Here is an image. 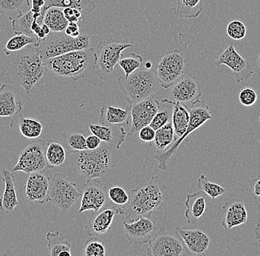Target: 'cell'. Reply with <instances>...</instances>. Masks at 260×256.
Instances as JSON below:
<instances>
[{"label": "cell", "instance_id": "f1b7e54d", "mask_svg": "<svg viewBox=\"0 0 260 256\" xmlns=\"http://www.w3.org/2000/svg\"><path fill=\"white\" fill-rule=\"evenodd\" d=\"M172 9L180 19H195L203 11V0H173Z\"/></svg>", "mask_w": 260, "mask_h": 256}, {"label": "cell", "instance_id": "4316f807", "mask_svg": "<svg viewBox=\"0 0 260 256\" xmlns=\"http://www.w3.org/2000/svg\"><path fill=\"white\" fill-rule=\"evenodd\" d=\"M130 106L126 108L113 106H103L100 109L99 121L101 124L122 126L129 124Z\"/></svg>", "mask_w": 260, "mask_h": 256}, {"label": "cell", "instance_id": "7bdbcfd3", "mask_svg": "<svg viewBox=\"0 0 260 256\" xmlns=\"http://www.w3.org/2000/svg\"><path fill=\"white\" fill-rule=\"evenodd\" d=\"M226 32L232 40H241L246 35L247 29L242 21L234 19L228 24Z\"/></svg>", "mask_w": 260, "mask_h": 256}, {"label": "cell", "instance_id": "ba28073f", "mask_svg": "<svg viewBox=\"0 0 260 256\" xmlns=\"http://www.w3.org/2000/svg\"><path fill=\"white\" fill-rule=\"evenodd\" d=\"M134 45L126 40H102L98 45L96 52V69L100 80H107L111 77L115 66L122 58V52Z\"/></svg>", "mask_w": 260, "mask_h": 256}, {"label": "cell", "instance_id": "d590c367", "mask_svg": "<svg viewBox=\"0 0 260 256\" xmlns=\"http://www.w3.org/2000/svg\"><path fill=\"white\" fill-rule=\"evenodd\" d=\"M19 132L26 139L39 138L42 134L43 126L38 120L21 116L18 121Z\"/></svg>", "mask_w": 260, "mask_h": 256}, {"label": "cell", "instance_id": "30bf717a", "mask_svg": "<svg viewBox=\"0 0 260 256\" xmlns=\"http://www.w3.org/2000/svg\"><path fill=\"white\" fill-rule=\"evenodd\" d=\"M186 69V59L178 50L166 53L156 66V74L160 85L164 89L172 87L180 80Z\"/></svg>", "mask_w": 260, "mask_h": 256}, {"label": "cell", "instance_id": "2e32d148", "mask_svg": "<svg viewBox=\"0 0 260 256\" xmlns=\"http://www.w3.org/2000/svg\"><path fill=\"white\" fill-rule=\"evenodd\" d=\"M107 188L100 179H94L86 182L85 188L81 195L79 213L87 210L97 212L105 206L107 196Z\"/></svg>", "mask_w": 260, "mask_h": 256}, {"label": "cell", "instance_id": "ab89813d", "mask_svg": "<svg viewBox=\"0 0 260 256\" xmlns=\"http://www.w3.org/2000/svg\"><path fill=\"white\" fill-rule=\"evenodd\" d=\"M197 189L206 193L212 199L218 198L226 192V189L218 184L210 182L204 174H201L198 178Z\"/></svg>", "mask_w": 260, "mask_h": 256}, {"label": "cell", "instance_id": "e575fe53", "mask_svg": "<svg viewBox=\"0 0 260 256\" xmlns=\"http://www.w3.org/2000/svg\"><path fill=\"white\" fill-rule=\"evenodd\" d=\"M174 104H175V100L164 98L159 103L158 109L149 126H152L156 131L162 126H165L166 124L172 122Z\"/></svg>", "mask_w": 260, "mask_h": 256}, {"label": "cell", "instance_id": "ffe728a7", "mask_svg": "<svg viewBox=\"0 0 260 256\" xmlns=\"http://www.w3.org/2000/svg\"><path fill=\"white\" fill-rule=\"evenodd\" d=\"M175 231L184 243L188 255H204L210 244V238L206 233L198 229H186L176 227Z\"/></svg>", "mask_w": 260, "mask_h": 256}, {"label": "cell", "instance_id": "277c9868", "mask_svg": "<svg viewBox=\"0 0 260 256\" xmlns=\"http://www.w3.org/2000/svg\"><path fill=\"white\" fill-rule=\"evenodd\" d=\"M47 69L60 77L76 82L94 70L96 64V52L92 47L75 50L66 54L44 60Z\"/></svg>", "mask_w": 260, "mask_h": 256}, {"label": "cell", "instance_id": "52a82bcc", "mask_svg": "<svg viewBox=\"0 0 260 256\" xmlns=\"http://www.w3.org/2000/svg\"><path fill=\"white\" fill-rule=\"evenodd\" d=\"M190 121L187 128L186 132L182 137H179L175 141L173 144L162 153L156 152L154 155V160L158 162V167L162 171H166L168 168L167 161L172 157V155L177 152L179 147L181 145L187 137L191 133L201 128L203 125L206 124L207 121L212 120L209 106L205 100H198L194 102L189 106Z\"/></svg>", "mask_w": 260, "mask_h": 256}, {"label": "cell", "instance_id": "91938a15", "mask_svg": "<svg viewBox=\"0 0 260 256\" xmlns=\"http://www.w3.org/2000/svg\"><path fill=\"white\" fill-rule=\"evenodd\" d=\"M259 124H260V116H259Z\"/></svg>", "mask_w": 260, "mask_h": 256}, {"label": "cell", "instance_id": "f35d334b", "mask_svg": "<svg viewBox=\"0 0 260 256\" xmlns=\"http://www.w3.org/2000/svg\"><path fill=\"white\" fill-rule=\"evenodd\" d=\"M62 142L72 152H81L87 150L86 137L82 132L77 130L63 134Z\"/></svg>", "mask_w": 260, "mask_h": 256}, {"label": "cell", "instance_id": "5bb4252c", "mask_svg": "<svg viewBox=\"0 0 260 256\" xmlns=\"http://www.w3.org/2000/svg\"><path fill=\"white\" fill-rule=\"evenodd\" d=\"M123 224L125 234L129 244L136 245H143L149 242L162 228L154 220H151L150 217L144 215L135 221H123Z\"/></svg>", "mask_w": 260, "mask_h": 256}, {"label": "cell", "instance_id": "f6af8a7d", "mask_svg": "<svg viewBox=\"0 0 260 256\" xmlns=\"http://www.w3.org/2000/svg\"><path fill=\"white\" fill-rule=\"evenodd\" d=\"M258 99L257 93L253 89L246 87L239 94V100L242 105L245 106H251L256 103Z\"/></svg>", "mask_w": 260, "mask_h": 256}, {"label": "cell", "instance_id": "836d02e7", "mask_svg": "<svg viewBox=\"0 0 260 256\" xmlns=\"http://www.w3.org/2000/svg\"><path fill=\"white\" fill-rule=\"evenodd\" d=\"M44 23L50 27L51 31H64L69 22L64 17L63 9L61 8L51 7L47 10L44 17Z\"/></svg>", "mask_w": 260, "mask_h": 256}, {"label": "cell", "instance_id": "8fae6325", "mask_svg": "<svg viewBox=\"0 0 260 256\" xmlns=\"http://www.w3.org/2000/svg\"><path fill=\"white\" fill-rule=\"evenodd\" d=\"M45 142L43 140L32 141L21 152L17 163L13 168V172L22 171L27 174L45 172L48 169L45 158Z\"/></svg>", "mask_w": 260, "mask_h": 256}, {"label": "cell", "instance_id": "e0dca14e", "mask_svg": "<svg viewBox=\"0 0 260 256\" xmlns=\"http://www.w3.org/2000/svg\"><path fill=\"white\" fill-rule=\"evenodd\" d=\"M123 213L121 207H106L103 210L93 212L86 225L85 231L91 237L102 236L111 230L115 215H123Z\"/></svg>", "mask_w": 260, "mask_h": 256}, {"label": "cell", "instance_id": "9f6ffc18", "mask_svg": "<svg viewBox=\"0 0 260 256\" xmlns=\"http://www.w3.org/2000/svg\"><path fill=\"white\" fill-rule=\"evenodd\" d=\"M144 66H145L146 69H151L152 68V62H151L150 61H147L145 63V64H144Z\"/></svg>", "mask_w": 260, "mask_h": 256}, {"label": "cell", "instance_id": "7dc6e473", "mask_svg": "<svg viewBox=\"0 0 260 256\" xmlns=\"http://www.w3.org/2000/svg\"><path fill=\"white\" fill-rule=\"evenodd\" d=\"M64 17L69 22H78L82 19L80 10L73 9V8H65L63 9Z\"/></svg>", "mask_w": 260, "mask_h": 256}, {"label": "cell", "instance_id": "8d00e7d4", "mask_svg": "<svg viewBox=\"0 0 260 256\" xmlns=\"http://www.w3.org/2000/svg\"><path fill=\"white\" fill-rule=\"evenodd\" d=\"M35 20L34 18V14L31 11H27L25 14L19 16L16 19L11 20L12 29L16 35L17 34H24L30 37H36L37 35L34 34L31 30L32 22Z\"/></svg>", "mask_w": 260, "mask_h": 256}, {"label": "cell", "instance_id": "d4e9b609", "mask_svg": "<svg viewBox=\"0 0 260 256\" xmlns=\"http://www.w3.org/2000/svg\"><path fill=\"white\" fill-rule=\"evenodd\" d=\"M206 196L207 194L202 191L187 195L184 214L187 223L189 225L196 223L204 215L206 209Z\"/></svg>", "mask_w": 260, "mask_h": 256}, {"label": "cell", "instance_id": "60d3db41", "mask_svg": "<svg viewBox=\"0 0 260 256\" xmlns=\"http://www.w3.org/2000/svg\"><path fill=\"white\" fill-rule=\"evenodd\" d=\"M143 62H144V59L142 56L136 53H131L126 57L121 58L118 64L124 71L125 77H127L135 71L141 69L143 66Z\"/></svg>", "mask_w": 260, "mask_h": 256}, {"label": "cell", "instance_id": "f907efd6", "mask_svg": "<svg viewBox=\"0 0 260 256\" xmlns=\"http://www.w3.org/2000/svg\"><path fill=\"white\" fill-rule=\"evenodd\" d=\"M79 30L80 27L78 25L77 22H69V25L65 29L64 32L73 38H77L81 35Z\"/></svg>", "mask_w": 260, "mask_h": 256}, {"label": "cell", "instance_id": "603a6c76", "mask_svg": "<svg viewBox=\"0 0 260 256\" xmlns=\"http://www.w3.org/2000/svg\"><path fill=\"white\" fill-rule=\"evenodd\" d=\"M2 176L5 182V190L0 198V210L6 213H12L19 205L16 196L15 176L6 168L2 170Z\"/></svg>", "mask_w": 260, "mask_h": 256}, {"label": "cell", "instance_id": "ee69618b", "mask_svg": "<svg viewBox=\"0 0 260 256\" xmlns=\"http://www.w3.org/2000/svg\"><path fill=\"white\" fill-rule=\"evenodd\" d=\"M107 196L111 202L120 207H124L129 202V195L124 189L115 186L107 191Z\"/></svg>", "mask_w": 260, "mask_h": 256}, {"label": "cell", "instance_id": "11a10c76", "mask_svg": "<svg viewBox=\"0 0 260 256\" xmlns=\"http://www.w3.org/2000/svg\"><path fill=\"white\" fill-rule=\"evenodd\" d=\"M41 27H42V30H43V31L45 32L47 35H48V34H50V32H51V30H50V27H49L48 26L46 25V24H42Z\"/></svg>", "mask_w": 260, "mask_h": 256}, {"label": "cell", "instance_id": "816d5d0a", "mask_svg": "<svg viewBox=\"0 0 260 256\" xmlns=\"http://www.w3.org/2000/svg\"><path fill=\"white\" fill-rule=\"evenodd\" d=\"M250 187L255 197H260V174L252 178L250 182Z\"/></svg>", "mask_w": 260, "mask_h": 256}, {"label": "cell", "instance_id": "7a4b0ae2", "mask_svg": "<svg viewBox=\"0 0 260 256\" xmlns=\"http://www.w3.org/2000/svg\"><path fill=\"white\" fill-rule=\"evenodd\" d=\"M111 145H101L95 150L71 152L68 157L74 172L86 179H102L108 176L117 166V158Z\"/></svg>", "mask_w": 260, "mask_h": 256}, {"label": "cell", "instance_id": "6da1fadb", "mask_svg": "<svg viewBox=\"0 0 260 256\" xmlns=\"http://www.w3.org/2000/svg\"><path fill=\"white\" fill-rule=\"evenodd\" d=\"M5 53L8 82L20 86L30 95L34 87L43 82L47 69L37 47L29 45L19 51Z\"/></svg>", "mask_w": 260, "mask_h": 256}, {"label": "cell", "instance_id": "681fc988", "mask_svg": "<svg viewBox=\"0 0 260 256\" xmlns=\"http://www.w3.org/2000/svg\"><path fill=\"white\" fill-rule=\"evenodd\" d=\"M102 140L98 136L92 134L86 137V145L87 150H95L101 147Z\"/></svg>", "mask_w": 260, "mask_h": 256}, {"label": "cell", "instance_id": "ac0fdd59", "mask_svg": "<svg viewBox=\"0 0 260 256\" xmlns=\"http://www.w3.org/2000/svg\"><path fill=\"white\" fill-rule=\"evenodd\" d=\"M202 95L199 82L195 75L191 74L181 78L172 86L171 96L179 103H191L200 99Z\"/></svg>", "mask_w": 260, "mask_h": 256}, {"label": "cell", "instance_id": "f546056e", "mask_svg": "<svg viewBox=\"0 0 260 256\" xmlns=\"http://www.w3.org/2000/svg\"><path fill=\"white\" fill-rule=\"evenodd\" d=\"M189 121V107L184 103L175 101L173 113H172V124L177 138L182 137L186 132Z\"/></svg>", "mask_w": 260, "mask_h": 256}, {"label": "cell", "instance_id": "9a60e30c", "mask_svg": "<svg viewBox=\"0 0 260 256\" xmlns=\"http://www.w3.org/2000/svg\"><path fill=\"white\" fill-rule=\"evenodd\" d=\"M159 103L154 97L151 96L130 106L132 124L129 135H133L144 126L150 125L158 109Z\"/></svg>", "mask_w": 260, "mask_h": 256}, {"label": "cell", "instance_id": "db71d44e", "mask_svg": "<svg viewBox=\"0 0 260 256\" xmlns=\"http://www.w3.org/2000/svg\"><path fill=\"white\" fill-rule=\"evenodd\" d=\"M253 232H254L255 239H256V241H257L260 244V224H257V225H256L254 229H253Z\"/></svg>", "mask_w": 260, "mask_h": 256}, {"label": "cell", "instance_id": "d6a6232c", "mask_svg": "<svg viewBox=\"0 0 260 256\" xmlns=\"http://www.w3.org/2000/svg\"><path fill=\"white\" fill-rule=\"evenodd\" d=\"M177 136L174 130L172 122L166 124L160 129L156 130L154 139V145L157 149V152L162 153L170 148L177 140Z\"/></svg>", "mask_w": 260, "mask_h": 256}, {"label": "cell", "instance_id": "83f0119b", "mask_svg": "<svg viewBox=\"0 0 260 256\" xmlns=\"http://www.w3.org/2000/svg\"><path fill=\"white\" fill-rule=\"evenodd\" d=\"M45 158L49 168L64 166L69 163L64 145L56 140H50L45 145Z\"/></svg>", "mask_w": 260, "mask_h": 256}, {"label": "cell", "instance_id": "1f68e13d", "mask_svg": "<svg viewBox=\"0 0 260 256\" xmlns=\"http://www.w3.org/2000/svg\"><path fill=\"white\" fill-rule=\"evenodd\" d=\"M31 9L30 0H0V15L10 20L25 14Z\"/></svg>", "mask_w": 260, "mask_h": 256}, {"label": "cell", "instance_id": "d6986e66", "mask_svg": "<svg viewBox=\"0 0 260 256\" xmlns=\"http://www.w3.org/2000/svg\"><path fill=\"white\" fill-rule=\"evenodd\" d=\"M44 173L39 171L29 174L24 186V194L28 202L41 205L48 202L50 180Z\"/></svg>", "mask_w": 260, "mask_h": 256}, {"label": "cell", "instance_id": "9c48e42d", "mask_svg": "<svg viewBox=\"0 0 260 256\" xmlns=\"http://www.w3.org/2000/svg\"><path fill=\"white\" fill-rule=\"evenodd\" d=\"M82 193L79 192L76 183L71 182L64 174L56 173L50 179L48 202L67 212L72 207Z\"/></svg>", "mask_w": 260, "mask_h": 256}, {"label": "cell", "instance_id": "7c38bea8", "mask_svg": "<svg viewBox=\"0 0 260 256\" xmlns=\"http://www.w3.org/2000/svg\"><path fill=\"white\" fill-rule=\"evenodd\" d=\"M146 254L149 256H181L188 255L183 240L178 233H167L161 229L149 242Z\"/></svg>", "mask_w": 260, "mask_h": 256}, {"label": "cell", "instance_id": "5b68a950", "mask_svg": "<svg viewBox=\"0 0 260 256\" xmlns=\"http://www.w3.org/2000/svg\"><path fill=\"white\" fill-rule=\"evenodd\" d=\"M160 83L155 69H138L127 77L118 79V87L126 101L135 104L152 96L158 90Z\"/></svg>", "mask_w": 260, "mask_h": 256}, {"label": "cell", "instance_id": "bcb514c9", "mask_svg": "<svg viewBox=\"0 0 260 256\" xmlns=\"http://www.w3.org/2000/svg\"><path fill=\"white\" fill-rule=\"evenodd\" d=\"M155 133L156 131L149 125V126H144L138 132V137L143 142L152 143L155 137Z\"/></svg>", "mask_w": 260, "mask_h": 256}, {"label": "cell", "instance_id": "6f0895ef", "mask_svg": "<svg viewBox=\"0 0 260 256\" xmlns=\"http://www.w3.org/2000/svg\"><path fill=\"white\" fill-rule=\"evenodd\" d=\"M257 64H258V66H259V67L260 68V54H259V57H258Z\"/></svg>", "mask_w": 260, "mask_h": 256}, {"label": "cell", "instance_id": "cb8c5ba5", "mask_svg": "<svg viewBox=\"0 0 260 256\" xmlns=\"http://www.w3.org/2000/svg\"><path fill=\"white\" fill-rule=\"evenodd\" d=\"M23 108L18 101L11 84H3L0 87V117H14L19 115Z\"/></svg>", "mask_w": 260, "mask_h": 256}, {"label": "cell", "instance_id": "4fadbf2b", "mask_svg": "<svg viewBox=\"0 0 260 256\" xmlns=\"http://www.w3.org/2000/svg\"><path fill=\"white\" fill-rule=\"evenodd\" d=\"M214 64L217 67L225 65L230 68L237 83L251 79L254 76L251 63L239 54L232 43L217 53Z\"/></svg>", "mask_w": 260, "mask_h": 256}, {"label": "cell", "instance_id": "3957f363", "mask_svg": "<svg viewBox=\"0 0 260 256\" xmlns=\"http://www.w3.org/2000/svg\"><path fill=\"white\" fill-rule=\"evenodd\" d=\"M167 189L159 176H153L149 182L129 191V202L123 210V221L133 222L141 215L150 217L154 210L164 204V191Z\"/></svg>", "mask_w": 260, "mask_h": 256}, {"label": "cell", "instance_id": "7402d4cb", "mask_svg": "<svg viewBox=\"0 0 260 256\" xmlns=\"http://www.w3.org/2000/svg\"><path fill=\"white\" fill-rule=\"evenodd\" d=\"M89 129L92 134L98 136L103 142L118 149L126 140V133L124 127L115 125L91 124Z\"/></svg>", "mask_w": 260, "mask_h": 256}, {"label": "cell", "instance_id": "c3c4849f", "mask_svg": "<svg viewBox=\"0 0 260 256\" xmlns=\"http://www.w3.org/2000/svg\"><path fill=\"white\" fill-rule=\"evenodd\" d=\"M45 0H31L30 11L34 14V19H39L42 16V9L45 6Z\"/></svg>", "mask_w": 260, "mask_h": 256}, {"label": "cell", "instance_id": "484cf974", "mask_svg": "<svg viewBox=\"0 0 260 256\" xmlns=\"http://www.w3.org/2000/svg\"><path fill=\"white\" fill-rule=\"evenodd\" d=\"M51 7L73 8L90 13L95 9V3L92 0H45V5L42 9V16L37 19L41 26L44 23V17L47 10Z\"/></svg>", "mask_w": 260, "mask_h": 256}, {"label": "cell", "instance_id": "74e56055", "mask_svg": "<svg viewBox=\"0 0 260 256\" xmlns=\"http://www.w3.org/2000/svg\"><path fill=\"white\" fill-rule=\"evenodd\" d=\"M29 45H34L37 48L40 45V42L36 37L28 36L24 34H17L8 40L5 47L4 53L19 51Z\"/></svg>", "mask_w": 260, "mask_h": 256}, {"label": "cell", "instance_id": "4dcf8cb0", "mask_svg": "<svg viewBox=\"0 0 260 256\" xmlns=\"http://www.w3.org/2000/svg\"><path fill=\"white\" fill-rule=\"evenodd\" d=\"M45 238L48 240L49 255L50 256H71V243L63 237L59 232H48Z\"/></svg>", "mask_w": 260, "mask_h": 256}, {"label": "cell", "instance_id": "44dd1931", "mask_svg": "<svg viewBox=\"0 0 260 256\" xmlns=\"http://www.w3.org/2000/svg\"><path fill=\"white\" fill-rule=\"evenodd\" d=\"M222 210L224 218L222 225L227 231L243 225L248 220V210L245 203L240 199H233L225 202L222 206Z\"/></svg>", "mask_w": 260, "mask_h": 256}, {"label": "cell", "instance_id": "8992f818", "mask_svg": "<svg viewBox=\"0 0 260 256\" xmlns=\"http://www.w3.org/2000/svg\"><path fill=\"white\" fill-rule=\"evenodd\" d=\"M90 47V33L87 30L77 38L68 35L64 31L50 32L45 40L37 47L42 60L56 57L75 50Z\"/></svg>", "mask_w": 260, "mask_h": 256}, {"label": "cell", "instance_id": "b9f144b4", "mask_svg": "<svg viewBox=\"0 0 260 256\" xmlns=\"http://www.w3.org/2000/svg\"><path fill=\"white\" fill-rule=\"evenodd\" d=\"M82 255L84 256H107L105 244L97 237H91L84 244Z\"/></svg>", "mask_w": 260, "mask_h": 256}, {"label": "cell", "instance_id": "f5cc1de1", "mask_svg": "<svg viewBox=\"0 0 260 256\" xmlns=\"http://www.w3.org/2000/svg\"><path fill=\"white\" fill-rule=\"evenodd\" d=\"M31 30L36 35H37V34L40 33V30H42V27H41L40 24H39L38 22H37V19H35V20H34V22H32Z\"/></svg>", "mask_w": 260, "mask_h": 256}, {"label": "cell", "instance_id": "680465c9", "mask_svg": "<svg viewBox=\"0 0 260 256\" xmlns=\"http://www.w3.org/2000/svg\"><path fill=\"white\" fill-rule=\"evenodd\" d=\"M257 208L259 209V211H260V202H259V203L258 204Z\"/></svg>", "mask_w": 260, "mask_h": 256}]
</instances>
